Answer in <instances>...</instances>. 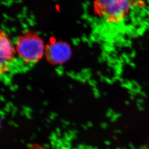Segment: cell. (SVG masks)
<instances>
[{
    "instance_id": "7a4b0ae2",
    "label": "cell",
    "mask_w": 149,
    "mask_h": 149,
    "mask_svg": "<svg viewBox=\"0 0 149 149\" xmlns=\"http://www.w3.org/2000/svg\"><path fill=\"white\" fill-rule=\"evenodd\" d=\"M19 58L28 64H34L42 58L45 53L44 42L39 35L28 31L20 35L16 42Z\"/></svg>"
},
{
    "instance_id": "277c9868",
    "label": "cell",
    "mask_w": 149,
    "mask_h": 149,
    "mask_svg": "<svg viewBox=\"0 0 149 149\" xmlns=\"http://www.w3.org/2000/svg\"><path fill=\"white\" fill-rule=\"evenodd\" d=\"M1 73H6L10 70L11 66L15 59L16 52L14 47L8 35L1 33Z\"/></svg>"
},
{
    "instance_id": "5b68a950",
    "label": "cell",
    "mask_w": 149,
    "mask_h": 149,
    "mask_svg": "<svg viewBox=\"0 0 149 149\" xmlns=\"http://www.w3.org/2000/svg\"><path fill=\"white\" fill-rule=\"evenodd\" d=\"M42 149H45V148H42Z\"/></svg>"
},
{
    "instance_id": "6da1fadb",
    "label": "cell",
    "mask_w": 149,
    "mask_h": 149,
    "mask_svg": "<svg viewBox=\"0 0 149 149\" xmlns=\"http://www.w3.org/2000/svg\"><path fill=\"white\" fill-rule=\"evenodd\" d=\"M93 7L106 42L120 51L149 28L146 0H94Z\"/></svg>"
},
{
    "instance_id": "3957f363",
    "label": "cell",
    "mask_w": 149,
    "mask_h": 149,
    "mask_svg": "<svg viewBox=\"0 0 149 149\" xmlns=\"http://www.w3.org/2000/svg\"><path fill=\"white\" fill-rule=\"evenodd\" d=\"M70 47L66 42L54 41L45 49V54L48 61L54 64H61L67 61L71 55Z\"/></svg>"
}]
</instances>
